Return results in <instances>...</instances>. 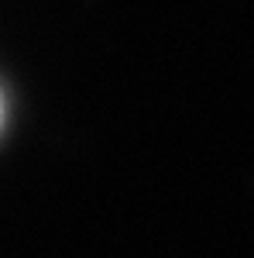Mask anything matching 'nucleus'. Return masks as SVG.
Segmentation results:
<instances>
[{
  "mask_svg": "<svg viewBox=\"0 0 254 258\" xmlns=\"http://www.w3.org/2000/svg\"><path fill=\"white\" fill-rule=\"evenodd\" d=\"M0 120H4V97H0Z\"/></svg>",
  "mask_w": 254,
  "mask_h": 258,
  "instance_id": "nucleus-1",
  "label": "nucleus"
}]
</instances>
